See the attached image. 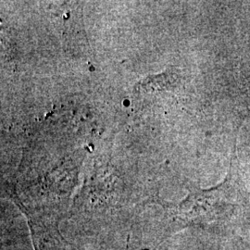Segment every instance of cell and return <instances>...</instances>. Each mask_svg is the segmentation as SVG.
Instances as JSON below:
<instances>
[{"mask_svg":"<svg viewBox=\"0 0 250 250\" xmlns=\"http://www.w3.org/2000/svg\"><path fill=\"white\" fill-rule=\"evenodd\" d=\"M34 250H75L60 230V224L40 219H27Z\"/></svg>","mask_w":250,"mask_h":250,"instance_id":"1","label":"cell"},{"mask_svg":"<svg viewBox=\"0 0 250 250\" xmlns=\"http://www.w3.org/2000/svg\"><path fill=\"white\" fill-rule=\"evenodd\" d=\"M242 83L244 84V89L246 90L249 98H250V64L242 73Z\"/></svg>","mask_w":250,"mask_h":250,"instance_id":"2","label":"cell"}]
</instances>
